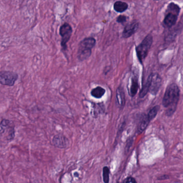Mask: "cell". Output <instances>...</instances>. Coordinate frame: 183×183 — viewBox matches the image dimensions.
<instances>
[{
	"label": "cell",
	"mask_w": 183,
	"mask_h": 183,
	"mask_svg": "<svg viewBox=\"0 0 183 183\" xmlns=\"http://www.w3.org/2000/svg\"><path fill=\"white\" fill-rule=\"evenodd\" d=\"M11 121L8 119H4L0 122V135H2L5 131L10 127Z\"/></svg>",
	"instance_id": "15"
},
{
	"label": "cell",
	"mask_w": 183,
	"mask_h": 183,
	"mask_svg": "<svg viewBox=\"0 0 183 183\" xmlns=\"http://www.w3.org/2000/svg\"><path fill=\"white\" fill-rule=\"evenodd\" d=\"M128 4L124 2L117 1L114 3V10L117 13H123L128 9Z\"/></svg>",
	"instance_id": "12"
},
{
	"label": "cell",
	"mask_w": 183,
	"mask_h": 183,
	"mask_svg": "<svg viewBox=\"0 0 183 183\" xmlns=\"http://www.w3.org/2000/svg\"><path fill=\"white\" fill-rule=\"evenodd\" d=\"M109 174L110 170L107 167L103 168V180L104 183H109Z\"/></svg>",
	"instance_id": "18"
},
{
	"label": "cell",
	"mask_w": 183,
	"mask_h": 183,
	"mask_svg": "<svg viewBox=\"0 0 183 183\" xmlns=\"http://www.w3.org/2000/svg\"><path fill=\"white\" fill-rule=\"evenodd\" d=\"M96 44V40L95 38L89 37L84 39L79 43V47L85 48L87 49L92 50Z\"/></svg>",
	"instance_id": "11"
},
{
	"label": "cell",
	"mask_w": 183,
	"mask_h": 183,
	"mask_svg": "<svg viewBox=\"0 0 183 183\" xmlns=\"http://www.w3.org/2000/svg\"><path fill=\"white\" fill-rule=\"evenodd\" d=\"M180 7L174 3H170L167 6L163 25L165 28H170L174 26L180 12Z\"/></svg>",
	"instance_id": "2"
},
{
	"label": "cell",
	"mask_w": 183,
	"mask_h": 183,
	"mask_svg": "<svg viewBox=\"0 0 183 183\" xmlns=\"http://www.w3.org/2000/svg\"><path fill=\"white\" fill-rule=\"evenodd\" d=\"M152 36L148 34L144 38L141 44L136 48L137 57L139 62L141 64H143V61L145 60L146 57L148 55L149 51L152 44Z\"/></svg>",
	"instance_id": "3"
},
{
	"label": "cell",
	"mask_w": 183,
	"mask_h": 183,
	"mask_svg": "<svg viewBox=\"0 0 183 183\" xmlns=\"http://www.w3.org/2000/svg\"><path fill=\"white\" fill-rule=\"evenodd\" d=\"M106 92L105 89L101 87H97L93 89L91 92V95L92 96L96 98H101L104 96Z\"/></svg>",
	"instance_id": "13"
},
{
	"label": "cell",
	"mask_w": 183,
	"mask_h": 183,
	"mask_svg": "<svg viewBox=\"0 0 183 183\" xmlns=\"http://www.w3.org/2000/svg\"><path fill=\"white\" fill-rule=\"evenodd\" d=\"M150 121L149 120L148 118L147 117V115L145 116L139 124V127H138V132L139 133H141L144 131V130H145L147 127L148 126Z\"/></svg>",
	"instance_id": "16"
},
{
	"label": "cell",
	"mask_w": 183,
	"mask_h": 183,
	"mask_svg": "<svg viewBox=\"0 0 183 183\" xmlns=\"http://www.w3.org/2000/svg\"><path fill=\"white\" fill-rule=\"evenodd\" d=\"M162 84V79L157 73H152L149 92L152 95L157 94Z\"/></svg>",
	"instance_id": "6"
},
{
	"label": "cell",
	"mask_w": 183,
	"mask_h": 183,
	"mask_svg": "<svg viewBox=\"0 0 183 183\" xmlns=\"http://www.w3.org/2000/svg\"><path fill=\"white\" fill-rule=\"evenodd\" d=\"M72 32V28L68 23H65L60 26L59 33L62 38L61 45L64 49H66L67 43L70 40Z\"/></svg>",
	"instance_id": "5"
},
{
	"label": "cell",
	"mask_w": 183,
	"mask_h": 183,
	"mask_svg": "<svg viewBox=\"0 0 183 183\" xmlns=\"http://www.w3.org/2000/svg\"><path fill=\"white\" fill-rule=\"evenodd\" d=\"M116 99L118 104L120 107H123L125 104V94L122 87H118L116 91Z\"/></svg>",
	"instance_id": "9"
},
{
	"label": "cell",
	"mask_w": 183,
	"mask_h": 183,
	"mask_svg": "<svg viewBox=\"0 0 183 183\" xmlns=\"http://www.w3.org/2000/svg\"><path fill=\"white\" fill-rule=\"evenodd\" d=\"M160 106L159 105H156L150 110V111H149L147 115V116L149 120L151 121L156 116L158 112L160 110Z\"/></svg>",
	"instance_id": "17"
},
{
	"label": "cell",
	"mask_w": 183,
	"mask_h": 183,
	"mask_svg": "<svg viewBox=\"0 0 183 183\" xmlns=\"http://www.w3.org/2000/svg\"><path fill=\"white\" fill-rule=\"evenodd\" d=\"M127 17L125 15H120L117 17V22L119 23L123 24V23L126 21Z\"/></svg>",
	"instance_id": "20"
},
{
	"label": "cell",
	"mask_w": 183,
	"mask_h": 183,
	"mask_svg": "<svg viewBox=\"0 0 183 183\" xmlns=\"http://www.w3.org/2000/svg\"><path fill=\"white\" fill-rule=\"evenodd\" d=\"M151 77H152V74H150V75L149 76L148 78L147 81L145 82V84L142 87L141 92H140L139 97L140 98H143L145 95H147V94L149 90V86H150V80H151Z\"/></svg>",
	"instance_id": "14"
},
{
	"label": "cell",
	"mask_w": 183,
	"mask_h": 183,
	"mask_svg": "<svg viewBox=\"0 0 183 183\" xmlns=\"http://www.w3.org/2000/svg\"><path fill=\"white\" fill-rule=\"evenodd\" d=\"M180 90L176 83L169 85L165 92L162 101L163 106L167 108L166 114L167 116H172L177 108L178 102L179 99Z\"/></svg>",
	"instance_id": "1"
},
{
	"label": "cell",
	"mask_w": 183,
	"mask_h": 183,
	"mask_svg": "<svg viewBox=\"0 0 183 183\" xmlns=\"http://www.w3.org/2000/svg\"><path fill=\"white\" fill-rule=\"evenodd\" d=\"M139 22L136 21L128 24L123 29V38H128L134 35L137 31L139 28Z\"/></svg>",
	"instance_id": "7"
},
{
	"label": "cell",
	"mask_w": 183,
	"mask_h": 183,
	"mask_svg": "<svg viewBox=\"0 0 183 183\" xmlns=\"http://www.w3.org/2000/svg\"><path fill=\"white\" fill-rule=\"evenodd\" d=\"M139 89L138 79L137 77H133L131 79V82L130 87L128 88V92L130 96L134 97L136 94Z\"/></svg>",
	"instance_id": "10"
},
{
	"label": "cell",
	"mask_w": 183,
	"mask_h": 183,
	"mask_svg": "<svg viewBox=\"0 0 183 183\" xmlns=\"http://www.w3.org/2000/svg\"><path fill=\"white\" fill-rule=\"evenodd\" d=\"M18 78V75L12 71L3 70L0 72V84L13 87Z\"/></svg>",
	"instance_id": "4"
},
{
	"label": "cell",
	"mask_w": 183,
	"mask_h": 183,
	"mask_svg": "<svg viewBox=\"0 0 183 183\" xmlns=\"http://www.w3.org/2000/svg\"><path fill=\"white\" fill-rule=\"evenodd\" d=\"M123 183H137L136 180L132 177H128L124 180Z\"/></svg>",
	"instance_id": "21"
},
{
	"label": "cell",
	"mask_w": 183,
	"mask_h": 183,
	"mask_svg": "<svg viewBox=\"0 0 183 183\" xmlns=\"http://www.w3.org/2000/svg\"><path fill=\"white\" fill-rule=\"evenodd\" d=\"M52 143L57 148H66L69 145V141L65 136L57 134L54 136L52 139Z\"/></svg>",
	"instance_id": "8"
},
{
	"label": "cell",
	"mask_w": 183,
	"mask_h": 183,
	"mask_svg": "<svg viewBox=\"0 0 183 183\" xmlns=\"http://www.w3.org/2000/svg\"><path fill=\"white\" fill-rule=\"evenodd\" d=\"M14 138H15V129H14V127L11 126L10 127L9 132L8 140H9V141L13 140V139H14Z\"/></svg>",
	"instance_id": "19"
}]
</instances>
